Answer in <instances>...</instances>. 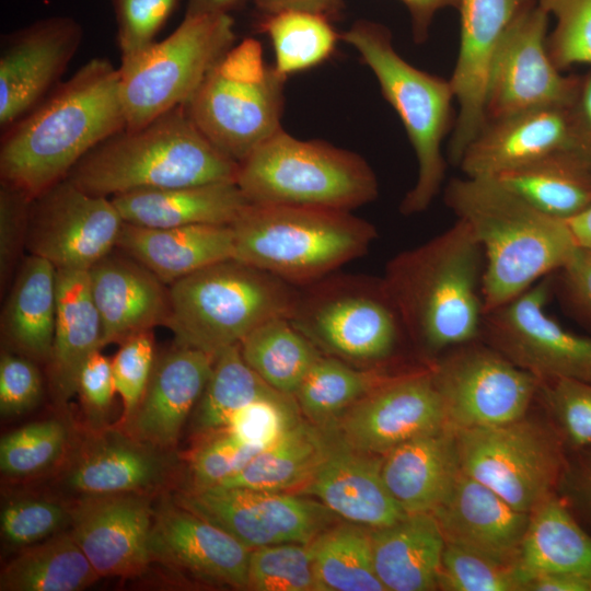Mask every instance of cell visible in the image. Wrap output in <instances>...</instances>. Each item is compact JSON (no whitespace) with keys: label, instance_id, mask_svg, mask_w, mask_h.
I'll list each match as a JSON object with an SVG mask.
<instances>
[{"label":"cell","instance_id":"cell-28","mask_svg":"<svg viewBox=\"0 0 591 591\" xmlns=\"http://www.w3.org/2000/svg\"><path fill=\"white\" fill-rule=\"evenodd\" d=\"M88 276L101 321L102 348L165 324L167 288L136 259L111 252L88 270Z\"/></svg>","mask_w":591,"mask_h":591},{"label":"cell","instance_id":"cell-5","mask_svg":"<svg viewBox=\"0 0 591 591\" xmlns=\"http://www.w3.org/2000/svg\"><path fill=\"white\" fill-rule=\"evenodd\" d=\"M231 227L233 258L298 288L363 256L379 235L352 211L293 205L250 204Z\"/></svg>","mask_w":591,"mask_h":591},{"label":"cell","instance_id":"cell-36","mask_svg":"<svg viewBox=\"0 0 591 591\" xmlns=\"http://www.w3.org/2000/svg\"><path fill=\"white\" fill-rule=\"evenodd\" d=\"M538 210L570 219L591 206V166L558 151L494 177Z\"/></svg>","mask_w":591,"mask_h":591},{"label":"cell","instance_id":"cell-56","mask_svg":"<svg viewBox=\"0 0 591 591\" xmlns=\"http://www.w3.org/2000/svg\"><path fill=\"white\" fill-rule=\"evenodd\" d=\"M115 392L112 360L97 350L82 367L77 389L91 431L107 427Z\"/></svg>","mask_w":591,"mask_h":591},{"label":"cell","instance_id":"cell-6","mask_svg":"<svg viewBox=\"0 0 591 591\" xmlns=\"http://www.w3.org/2000/svg\"><path fill=\"white\" fill-rule=\"evenodd\" d=\"M299 292L270 273L229 258L169 285L164 325L177 345L217 355L264 323L290 317Z\"/></svg>","mask_w":591,"mask_h":591},{"label":"cell","instance_id":"cell-12","mask_svg":"<svg viewBox=\"0 0 591 591\" xmlns=\"http://www.w3.org/2000/svg\"><path fill=\"white\" fill-rule=\"evenodd\" d=\"M454 431L462 471L517 510L531 513L558 491L568 450L554 427L524 416Z\"/></svg>","mask_w":591,"mask_h":591},{"label":"cell","instance_id":"cell-64","mask_svg":"<svg viewBox=\"0 0 591 591\" xmlns=\"http://www.w3.org/2000/svg\"><path fill=\"white\" fill-rule=\"evenodd\" d=\"M567 221L577 243L581 246H591V206Z\"/></svg>","mask_w":591,"mask_h":591},{"label":"cell","instance_id":"cell-31","mask_svg":"<svg viewBox=\"0 0 591 591\" xmlns=\"http://www.w3.org/2000/svg\"><path fill=\"white\" fill-rule=\"evenodd\" d=\"M116 250L169 286L206 266L233 258V230L227 224L148 228L125 222Z\"/></svg>","mask_w":591,"mask_h":591},{"label":"cell","instance_id":"cell-11","mask_svg":"<svg viewBox=\"0 0 591 591\" xmlns=\"http://www.w3.org/2000/svg\"><path fill=\"white\" fill-rule=\"evenodd\" d=\"M235 39L231 14H185L162 42L121 57L118 70L125 129H139L186 105Z\"/></svg>","mask_w":591,"mask_h":591},{"label":"cell","instance_id":"cell-18","mask_svg":"<svg viewBox=\"0 0 591 591\" xmlns=\"http://www.w3.org/2000/svg\"><path fill=\"white\" fill-rule=\"evenodd\" d=\"M325 426L354 449L380 456L445 427L444 407L430 363L399 373Z\"/></svg>","mask_w":591,"mask_h":591},{"label":"cell","instance_id":"cell-29","mask_svg":"<svg viewBox=\"0 0 591 591\" xmlns=\"http://www.w3.org/2000/svg\"><path fill=\"white\" fill-rule=\"evenodd\" d=\"M101 349V321L88 271L57 270L56 324L47 375L50 395L58 408H67L77 394L82 367Z\"/></svg>","mask_w":591,"mask_h":591},{"label":"cell","instance_id":"cell-63","mask_svg":"<svg viewBox=\"0 0 591 591\" xmlns=\"http://www.w3.org/2000/svg\"><path fill=\"white\" fill-rule=\"evenodd\" d=\"M245 0H187L185 14L228 13L239 9Z\"/></svg>","mask_w":591,"mask_h":591},{"label":"cell","instance_id":"cell-53","mask_svg":"<svg viewBox=\"0 0 591 591\" xmlns=\"http://www.w3.org/2000/svg\"><path fill=\"white\" fill-rule=\"evenodd\" d=\"M33 199L1 183L0 188V286L8 290L26 250L28 215Z\"/></svg>","mask_w":591,"mask_h":591},{"label":"cell","instance_id":"cell-58","mask_svg":"<svg viewBox=\"0 0 591 591\" xmlns=\"http://www.w3.org/2000/svg\"><path fill=\"white\" fill-rule=\"evenodd\" d=\"M558 491L579 521L591 534V445L570 451Z\"/></svg>","mask_w":591,"mask_h":591},{"label":"cell","instance_id":"cell-60","mask_svg":"<svg viewBox=\"0 0 591 591\" xmlns=\"http://www.w3.org/2000/svg\"><path fill=\"white\" fill-rule=\"evenodd\" d=\"M260 15L285 11H300L325 16L334 22L340 19L345 9L344 0H254Z\"/></svg>","mask_w":591,"mask_h":591},{"label":"cell","instance_id":"cell-2","mask_svg":"<svg viewBox=\"0 0 591 591\" xmlns=\"http://www.w3.org/2000/svg\"><path fill=\"white\" fill-rule=\"evenodd\" d=\"M484 267L483 248L461 219L386 264L382 278L408 338L431 362L480 337Z\"/></svg>","mask_w":591,"mask_h":591},{"label":"cell","instance_id":"cell-3","mask_svg":"<svg viewBox=\"0 0 591 591\" xmlns=\"http://www.w3.org/2000/svg\"><path fill=\"white\" fill-rule=\"evenodd\" d=\"M443 197L483 248L485 313L557 273L579 246L566 219L538 210L495 178H452Z\"/></svg>","mask_w":591,"mask_h":591},{"label":"cell","instance_id":"cell-14","mask_svg":"<svg viewBox=\"0 0 591 591\" xmlns=\"http://www.w3.org/2000/svg\"><path fill=\"white\" fill-rule=\"evenodd\" d=\"M554 274L485 313L480 339L541 382L567 378L591 382V337L548 315Z\"/></svg>","mask_w":591,"mask_h":591},{"label":"cell","instance_id":"cell-22","mask_svg":"<svg viewBox=\"0 0 591 591\" xmlns=\"http://www.w3.org/2000/svg\"><path fill=\"white\" fill-rule=\"evenodd\" d=\"M322 428L326 439L323 456L296 494L314 498L339 518L370 529L405 518L407 513L384 483L383 456L354 449L332 427Z\"/></svg>","mask_w":591,"mask_h":591},{"label":"cell","instance_id":"cell-34","mask_svg":"<svg viewBox=\"0 0 591 591\" xmlns=\"http://www.w3.org/2000/svg\"><path fill=\"white\" fill-rule=\"evenodd\" d=\"M370 537L375 572L386 591L438 589L445 541L431 513L370 529Z\"/></svg>","mask_w":591,"mask_h":591},{"label":"cell","instance_id":"cell-35","mask_svg":"<svg viewBox=\"0 0 591 591\" xmlns=\"http://www.w3.org/2000/svg\"><path fill=\"white\" fill-rule=\"evenodd\" d=\"M514 566L524 586L545 573L591 576V534L561 497L551 496L530 513Z\"/></svg>","mask_w":591,"mask_h":591},{"label":"cell","instance_id":"cell-42","mask_svg":"<svg viewBox=\"0 0 591 591\" xmlns=\"http://www.w3.org/2000/svg\"><path fill=\"white\" fill-rule=\"evenodd\" d=\"M278 392L243 360L239 345L216 355L212 372L192 416L198 436L227 428L235 414L256 399Z\"/></svg>","mask_w":591,"mask_h":591},{"label":"cell","instance_id":"cell-54","mask_svg":"<svg viewBox=\"0 0 591 591\" xmlns=\"http://www.w3.org/2000/svg\"><path fill=\"white\" fill-rule=\"evenodd\" d=\"M121 56L149 46L178 0H113Z\"/></svg>","mask_w":591,"mask_h":591},{"label":"cell","instance_id":"cell-30","mask_svg":"<svg viewBox=\"0 0 591 591\" xmlns=\"http://www.w3.org/2000/svg\"><path fill=\"white\" fill-rule=\"evenodd\" d=\"M456 434L445 426L406 441L383 455L384 483L407 513H431L461 473Z\"/></svg>","mask_w":591,"mask_h":591},{"label":"cell","instance_id":"cell-8","mask_svg":"<svg viewBox=\"0 0 591 591\" xmlns=\"http://www.w3.org/2000/svg\"><path fill=\"white\" fill-rule=\"evenodd\" d=\"M235 182L250 204L352 211L379 195L376 175L361 155L283 129L239 163Z\"/></svg>","mask_w":591,"mask_h":591},{"label":"cell","instance_id":"cell-38","mask_svg":"<svg viewBox=\"0 0 591 591\" xmlns=\"http://www.w3.org/2000/svg\"><path fill=\"white\" fill-rule=\"evenodd\" d=\"M325 432L302 418L218 486L296 494L311 477L325 449Z\"/></svg>","mask_w":591,"mask_h":591},{"label":"cell","instance_id":"cell-48","mask_svg":"<svg viewBox=\"0 0 591 591\" xmlns=\"http://www.w3.org/2000/svg\"><path fill=\"white\" fill-rule=\"evenodd\" d=\"M188 455V487L218 486L237 474L263 449L240 439L229 428L199 436Z\"/></svg>","mask_w":591,"mask_h":591},{"label":"cell","instance_id":"cell-55","mask_svg":"<svg viewBox=\"0 0 591 591\" xmlns=\"http://www.w3.org/2000/svg\"><path fill=\"white\" fill-rule=\"evenodd\" d=\"M43 396V380L33 360L5 351L0 359V412L4 417L33 409Z\"/></svg>","mask_w":591,"mask_h":591},{"label":"cell","instance_id":"cell-37","mask_svg":"<svg viewBox=\"0 0 591 591\" xmlns=\"http://www.w3.org/2000/svg\"><path fill=\"white\" fill-rule=\"evenodd\" d=\"M101 577L71 531L20 549L0 575L1 591H80Z\"/></svg>","mask_w":591,"mask_h":591},{"label":"cell","instance_id":"cell-33","mask_svg":"<svg viewBox=\"0 0 591 591\" xmlns=\"http://www.w3.org/2000/svg\"><path fill=\"white\" fill-rule=\"evenodd\" d=\"M57 312V268L27 254L15 271L1 314L2 339L12 352L48 363Z\"/></svg>","mask_w":591,"mask_h":591},{"label":"cell","instance_id":"cell-24","mask_svg":"<svg viewBox=\"0 0 591 591\" xmlns=\"http://www.w3.org/2000/svg\"><path fill=\"white\" fill-rule=\"evenodd\" d=\"M151 561L246 590L251 548L172 499L154 510Z\"/></svg>","mask_w":591,"mask_h":591},{"label":"cell","instance_id":"cell-13","mask_svg":"<svg viewBox=\"0 0 591 591\" xmlns=\"http://www.w3.org/2000/svg\"><path fill=\"white\" fill-rule=\"evenodd\" d=\"M430 366L447 426L453 430L524 417L541 384L480 338L447 350Z\"/></svg>","mask_w":591,"mask_h":591},{"label":"cell","instance_id":"cell-49","mask_svg":"<svg viewBox=\"0 0 591 591\" xmlns=\"http://www.w3.org/2000/svg\"><path fill=\"white\" fill-rule=\"evenodd\" d=\"M556 19L547 36V49L561 71L575 65H591V0H537Z\"/></svg>","mask_w":591,"mask_h":591},{"label":"cell","instance_id":"cell-1","mask_svg":"<svg viewBox=\"0 0 591 591\" xmlns=\"http://www.w3.org/2000/svg\"><path fill=\"white\" fill-rule=\"evenodd\" d=\"M125 127L119 70L106 59H91L5 129L0 147L1 183L34 199Z\"/></svg>","mask_w":591,"mask_h":591},{"label":"cell","instance_id":"cell-7","mask_svg":"<svg viewBox=\"0 0 591 591\" xmlns=\"http://www.w3.org/2000/svg\"><path fill=\"white\" fill-rule=\"evenodd\" d=\"M376 78L381 93L397 113L417 160V178L399 211L405 216L428 209L439 194L445 161L441 146L454 127L450 80L422 71L394 48L391 31L381 23L358 20L340 34Z\"/></svg>","mask_w":591,"mask_h":591},{"label":"cell","instance_id":"cell-52","mask_svg":"<svg viewBox=\"0 0 591 591\" xmlns=\"http://www.w3.org/2000/svg\"><path fill=\"white\" fill-rule=\"evenodd\" d=\"M154 341L152 329L136 333L120 343L112 359L116 392L123 401V417L126 418L139 403L154 366Z\"/></svg>","mask_w":591,"mask_h":591},{"label":"cell","instance_id":"cell-20","mask_svg":"<svg viewBox=\"0 0 591 591\" xmlns=\"http://www.w3.org/2000/svg\"><path fill=\"white\" fill-rule=\"evenodd\" d=\"M70 514V531L100 577H136L151 563L154 510L146 494L83 495Z\"/></svg>","mask_w":591,"mask_h":591},{"label":"cell","instance_id":"cell-21","mask_svg":"<svg viewBox=\"0 0 591 591\" xmlns=\"http://www.w3.org/2000/svg\"><path fill=\"white\" fill-rule=\"evenodd\" d=\"M83 31L68 16L39 20L5 36L0 54V126L34 109L77 51Z\"/></svg>","mask_w":591,"mask_h":591},{"label":"cell","instance_id":"cell-19","mask_svg":"<svg viewBox=\"0 0 591 591\" xmlns=\"http://www.w3.org/2000/svg\"><path fill=\"white\" fill-rule=\"evenodd\" d=\"M530 0H460V46L450 83L459 105L449 159L459 164L486 125L489 77L505 34Z\"/></svg>","mask_w":591,"mask_h":591},{"label":"cell","instance_id":"cell-47","mask_svg":"<svg viewBox=\"0 0 591 591\" xmlns=\"http://www.w3.org/2000/svg\"><path fill=\"white\" fill-rule=\"evenodd\" d=\"M538 392L568 452L591 445V382L558 378Z\"/></svg>","mask_w":591,"mask_h":591},{"label":"cell","instance_id":"cell-27","mask_svg":"<svg viewBox=\"0 0 591 591\" xmlns=\"http://www.w3.org/2000/svg\"><path fill=\"white\" fill-rule=\"evenodd\" d=\"M431 514L445 543L513 565L530 519L463 471Z\"/></svg>","mask_w":591,"mask_h":591},{"label":"cell","instance_id":"cell-9","mask_svg":"<svg viewBox=\"0 0 591 591\" xmlns=\"http://www.w3.org/2000/svg\"><path fill=\"white\" fill-rule=\"evenodd\" d=\"M323 355L385 368L407 337L383 278L331 274L300 288L289 317Z\"/></svg>","mask_w":591,"mask_h":591},{"label":"cell","instance_id":"cell-43","mask_svg":"<svg viewBox=\"0 0 591 591\" xmlns=\"http://www.w3.org/2000/svg\"><path fill=\"white\" fill-rule=\"evenodd\" d=\"M257 28L270 38L274 66L286 77L323 63L340 39L332 21L300 11L260 15Z\"/></svg>","mask_w":591,"mask_h":591},{"label":"cell","instance_id":"cell-40","mask_svg":"<svg viewBox=\"0 0 591 591\" xmlns=\"http://www.w3.org/2000/svg\"><path fill=\"white\" fill-rule=\"evenodd\" d=\"M246 364L275 390L294 395L301 382L323 355L289 317L264 323L240 344Z\"/></svg>","mask_w":591,"mask_h":591},{"label":"cell","instance_id":"cell-15","mask_svg":"<svg viewBox=\"0 0 591 591\" xmlns=\"http://www.w3.org/2000/svg\"><path fill=\"white\" fill-rule=\"evenodd\" d=\"M253 549L310 543L339 522L318 500L293 493L245 487H188L172 499Z\"/></svg>","mask_w":591,"mask_h":591},{"label":"cell","instance_id":"cell-25","mask_svg":"<svg viewBox=\"0 0 591 591\" xmlns=\"http://www.w3.org/2000/svg\"><path fill=\"white\" fill-rule=\"evenodd\" d=\"M170 451L143 443L121 429L91 431L74 451L62 485L83 495L139 493L161 486L172 472Z\"/></svg>","mask_w":591,"mask_h":591},{"label":"cell","instance_id":"cell-39","mask_svg":"<svg viewBox=\"0 0 591 591\" xmlns=\"http://www.w3.org/2000/svg\"><path fill=\"white\" fill-rule=\"evenodd\" d=\"M402 372L358 368L322 355L293 396L302 416L321 427L334 421L356 402Z\"/></svg>","mask_w":591,"mask_h":591},{"label":"cell","instance_id":"cell-46","mask_svg":"<svg viewBox=\"0 0 591 591\" xmlns=\"http://www.w3.org/2000/svg\"><path fill=\"white\" fill-rule=\"evenodd\" d=\"M524 581L513 564H503L445 543L438 589L447 591H523Z\"/></svg>","mask_w":591,"mask_h":591},{"label":"cell","instance_id":"cell-4","mask_svg":"<svg viewBox=\"0 0 591 591\" xmlns=\"http://www.w3.org/2000/svg\"><path fill=\"white\" fill-rule=\"evenodd\" d=\"M239 163L197 128L185 105L146 126L123 129L86 153L66 178L82 190L112 198L146 189L235 182Z\"/></svg>","mask_w":591,"mask_h":591},{"label":"cell","instance_id":"cell-23","mask_svg":"<svg viewBox=\"0 0 591 591\" xmlns=\"http://www.w3.org/2000/svg\"><path fill=\"white\" fill-rule=\"evenodd\" d=\"M216 355L181 346L155 358L147 387L119 425L128 436L171 451L210 378Z\"/></svg>","mask_w":591,"mask_h":591},{"label":"cell","instance_id":"cell-61","mask_svg":"<svg viewBox=\"0 0 591 591\" xmlns=\"http://www.w3.org/2000/svg\"><path fill=\"white\" fill-rule=\"evenodd\" d=\"M407 8L415 43L428 39L430 25L437 12L445 8L459 7L460 0H401Z\"/></svg>","mask_w":591,"mask_h":591},{"label":"cell","instance_id":"cell-17","mask_svg":"<svg viewBox=\"0 0 591 591\" xmlns=\"http://www.w3.org/2000/svg\"><path fill=\"white\" fill-rule=\"evenodd\" d=\"M548 15L537 0H530L509 25L489 77L486 123L571 103L579 76L561 74L551 59Z\"/></svg>","mask_w":591,"mask_h":591},{"label":"cell","instance_id":"cell-45","mask_svg":"<svg viewBox=\"0 0 591 591\" xmlns=\"http://www.w3.org/2000/svg\"><path fill=\"white\" fill-rule=\"evenodd\" d=\"M68 441L69 431L59 420L26 425L1 438V472L10 477L39 474L63 455Z\"/></svg>","mask_w":591,"mask_h":591},{"label":"cell","instance_id":"cell-59","mask_svg":"<svg viewBox=\"0 0 591 591\" xmlns=\"http://www.w3.org/2000/svg\"><path fill=\"white\" fill-rule=\"evenodd\" d=\"M573 152L591 166V70L579 76L570 103Z\"/></svg>","mask_w":591,"mask_h":591},{"label":"cell","instance_id":"cell-10","mask_svg":"<svg viewBox=\"0 0 591 591\" xmlns=\"http://www.w3.org/2000/svg\"><path fill=\"white\" fill-rule=\"evenodd\" d=\"M287 77L264 61L260 44L234 45L185 105L202 135L237 163L282 129Z\"/></svg>","mask_w":591,"mask_h":591},{"label":"cell","instance_id":"cell-50","mask_svg":"<svg viewBox=\"0 0 591 591\" xmlns=\"http://www.w3.org/2000/svg\"><path fill=\"white\" fill-rule=\"evenodd\" d=\"M70 522V508L45 498L21 497L2 507L1 536L9 546L22 549L61 532Z\"/></svg>","mask_w":591,"mask_h":591},{"label":"cell","instance_id":"cell-26","mask_svg":"<svg viewBox=\"0 0 591 591\" xmlns=\"http://www.w3.org/2000/svg\"><path fill=\"white\" fill-rule=\"evenodd\" d=\"M570 104L487 121L459 166L467 177L494 178L548 154L573 150Z\"/></svg>","mask_w":591,"mask_h":591},{"label":"cell","instance_id":"cell-44","mask_svg":"<svg viewBox=\"0 0 591 591\" xmlns=\"http://www.w3.org/2000/svg\"><path fill=\"white\" fill-rule=\"evenodd\" d=\"M252 591H317L310 543H281L253 548L247 569Z\"/></svg>","mask_w":591,"mask_h":591},{"label":"cell","instance_id":"cell-16","mask_svg":"<svg viewBox=\"0 0 591 591\" xmlns=\"http://www.w3.org/2000/svg\"><path fill=\"white\" fill-rule=\"evenodd\" d=\"M124 223L111 198L65 178L32 200L26 251L57 270L88 271L116 248Z\"/></svg>","mask_w":591,"mask_h":591},{"label":"cell","instance_id":"cell-57","mask_svg":"<svg viewBox=\"0 0 591 591\" xmlns=\"http://www.w3.org/2000/svg\"><path fill=\"white\" fill-rule=\"evenodd\" d=\"M554 292L571 316L591 326V246L579 245L569 262L554 274Z\"/></svg>","mask_w":591,"mask_h":591},{"label":"cell","instance_id":"cell-41","mask_svg":"<svg viewBox=\"0 0 591 591\" xmlns=\"http://www.w3.org/2000/svg\"><path fill=\"white\" fill-rule=\"evenodd\" d=\"M310 545L317 591H386L375 572L370 528L337 522Z\"/></svg>","mask_w":591,"mask_h":591},{"label":"cell","instance_id":"cell-62","mask_svg":"<svg viewBox=\"0 0 591 591\" xmlns=\"http://www.w3.org/2000/svg\"><path fill=\"white\" fill-rule=\"evenodd\" d=\"M524 591H591V576L545 573L528 580Z\"/></svg>","mask_w":591,"mask_h":591},{"label":"cell","instance_id":"cell-51","mask_svg":"<svg viewBox=\"0 0 591 591\" xmlns=\"http://www.w3.org/2000/svg\"><path fill=\"white\" fill-rule=\"evenodd\" d=\"M301 418L294 396L278 391L243 407L227 428L244 442L265 449Z\"/></svg>","mask_w":591,"mask_h":591},{"label":"cell","instance_id":"cell-32","mask_svg":"<svg viewBox=\"0 0 591 591\" xmlns=\"http://www.w3.org/2000/svg\"><path fill=\"white\" fill-rule=\"evenodd\" d=\"M111 199L126 223L148 228L231 225L250 205L236 182L136 190Z\"/></svg>","mask_w":591,"mask_h":591}]
</instances>
